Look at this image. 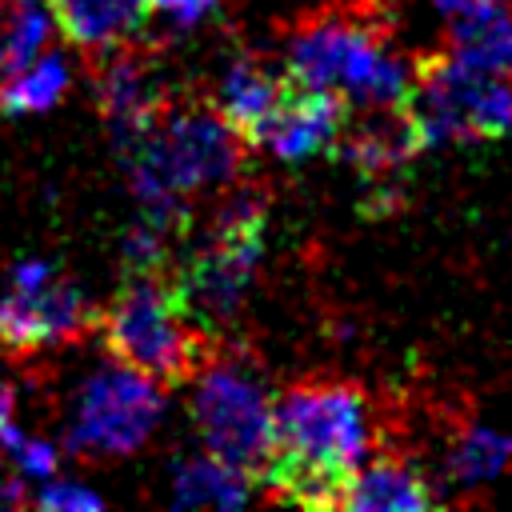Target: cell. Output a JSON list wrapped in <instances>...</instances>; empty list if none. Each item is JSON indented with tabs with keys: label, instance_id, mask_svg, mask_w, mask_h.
I'll return each mask as SVG.
<instances>
[{
	"label": "cell",
	"instance_id": "cell-1",
	"mask_svg": "<svg viewBox=\"0 0 512 512\" xmlns=\"http://www.w3.org/2000/svg\"><path fill=\"white\" fill-rule=\"evenodd\" d=\"M372 452L368 392L336 376H304L276 400V456L260 492L296 508H344L352 472Z\"/></svg>",
	"mask_w": 512,
	"mask_h": 512
},
{
	"label": "cell",
	"instance_id": "cell-2",
	"mask_svg": "<svg viewBox=\"0 0 512 512\" xmlns=\"http://www.w3.org/2000/svg\"><path fill=\"white\" fill-rule=\"evenodd\" d=\"M284 72L364 108H400L412 88V64L388 48V20L376 0L300 16L288 32Z\"/></svg>",
	"mask_w": 512,
	"mask_h": 512
},
{
	"label": "cell",
	"instance_id": "cell-3",
	"mask_svg": "<svg viewBox=\"0 0 512 512\" xmlns=\"http://www.w3.org/2000/svg\"><path fill=\"white\" fill-rule=\"evenodd\" d=\"M120 156L144 208H184L192 192L240 176L248 140L212 104L172 96L156 124Z\"/></svg>",
	"mask_w": 512,
	"mask_h": 512
},
{
	"label": "cell",
	"instance_id": "cell-4",
	"mask_svg": "<svg viewBox=\"0 0 512 512\" xmlns=\"http://www.w3.org/2000/svg\"><path fill=\"white\" fill-rule=\"evenodd\" d=\"M96 332L116 364L144 372L160 388L196 380L220 356L216 332L184 312L172 276H124L120 292L100 308Z\"/></svg>",
	"mask_w": 512,
	"mask_h": 512
},
{
	"label": "cell",
	"instance_id": "cell-5",
	"mask_svg": "<svg viewBox=\"0 0 512 512\" xmlns=\"http://www.w3.org/2000/svg\"><path fill=\"white\" fill-rule=\"evenodd\" d=\"M264 232H268V196L256 184H236L216 220L208 240L172 272V288L184 304V312L216 332L228 324L256 276V264L264 256Z\"/></svg>",
	"mask_w": 512,
	"mask_h": 512
},
{
	"label": "cell",
	"instance_id": "cell-6",
	"mask_svg": "<svg viewBox=\"0 0 512 512\" xmlns=\"http://www.w3.org/2000/svg\"><path fill=\"white\" fill-rule=\"evenodd\" d=\"M420 148L448 140H492L512 132V84L496 72H476L444 48L416 56L412 88L400 104Z\"/></svg>",
	"mask_w": 512,
	"mask_h": 512
},
{
	"label": "cell",
	"instance_id": "cell-7",
	"mask_svg": "<svg viewBox=\"0 0 512 512\" xmlns=\"http://www.w3.org/2000/svg\"><path fill=\"white\" fill-rule=\"evenodd\" d=\"M192 384V424L204 448L260 484L276 456V404L268 392L228 356H216Z\"/></svg>",
	"mask_w": 512,
	"mask_h": 512
},
{
	"label": "cell",
	"instance_id": "cell-8",
	"mask_svg": "<svg viewBox=\"0 0 512 512\" xmlns=\"http://www.w3.org/2000/svg\"><path fill=\"white\" fill-rule=\"evenodd\" d=\"M100 328V308L80 284L56 272L48 260H16L8 268V292L0 296V348L12 356H36L60 344H76Z\"/></svg>",
	"mask_w": 512,
	"mask_h": 512
},
{
	"label": "cell",
	"instance_id": "cell-9",
	"mask_svg": "<svg viewBox=\"0 0 512 512\" xmlns=\"http://www.w3.org/2000/svg\"><path fill=\"white\" fill-rule=\"evenodd\" d=\"M164 392L168 388L124 364L92 372L76 392V412L64 432V448L72 456L92 460L136 452L164 416Z\"/></svg>",
	"mask_w": 512,
	"mask_h": 512
},
{
	"label": "cell",
	"instance_id": "cell-10",
	"mask_svg": "<svg viewBox=\"0 0 512 512\" xmlns=\"http://www.w3.org/2000/svg\"><path fill=\"white\" fill-rule=\"evenodd\" d=\"M92 92L112 132V144L120 152H128L156 124V116L172 104V88L160 76L156 56L144 52L140 40L112 48L104 56H92Z\"/></svg>",
	"mask_w": 512,
	"mask_h": 512
},
{
	"label": "cell",
	"instance_id": "cell-11",
	"mask_svg": "<svg viewBox=\"0 0 512 512\" xmlns=\"http://www.w3.org/2000/svg\"><path fill=\"white\" fill-rule=\"evenodd\" d=\"M348 124V100L328 88L296 84L288 76L280 104L260 128L256 148H268L276 160H308L316 152H328Z\"/></svg>",
	"mask_w": 512,
	"mask_h": 512
},
{
	"label": "cell",
	"instance_id": "cell-12",
	"mask_svg": "<svg viewBox=\"0 0 512 512\" xmlns=\"http://www.w3.org/2000/svg\"><path fill=\"white\" fill-rule=\"evenodd\" d=\"M60 32L88 60L136 44L148 32L152 0H48Z\"/></svg>",
	"mask_w": 512,
	"mask_h": 512
},
{
	"label": "cell",
	"instance_id": "cell-13",
	"mask_svg": "<svg viewBox=\"0 0 512 512\" xmlns=\"http://www.w3.org/2000/svg\"><path fill=\"white\" fill-rule=\"evenodd\" d=\"M284 84H288V72H272V68H268L264 60H256V56H236V60L220 72L212 108L248 140V148H256L264 120L272 116V108H276L280 96H284Z\"/></svg>",
	"mask_w": 512,
	"mask_h": 512
},
{
	"label": "cell",
	"instance_id": "cell-14",
	"mask_svg": "<svg viewBox=\"0 0 512 512\" xmlns=\"http://www.w3.org/2000/svg\"><path fill=\"white\" fill-rule=\"evenodd\" d=\"M432 500H436V492L428 488V480L404 456H396V448L360 464L348 480V492H344V508H360V512L428 508Z\"/></svg>",
	"mask_w": 512,
	"mask_h": 512
},
{
	"label": "cell",
	"instance_id": "cell-15",
	"mask_svg": "<svg viewBox=\"0 0 512 512\" xmlns=\"http://www.w3.org/2000/svg\"><path fill=\"white\" fill-rule=\"evenodd\" d=\"M512 460V436L492 432L476 420H452L444 440V484L456 492L496 480Z\"/></svg>",
	"mask_w": 512,
	"mask_h": 512
},
{
	"label": "cell",
	"instance_id": "cell-16",
	"mask_svg": "<svg viewBox=\"0 0 512 512\" xmlns=\"http://www.w3.org/2000/svg\"><path fill=\"white\" fill-rule=\"evenodd\" d=\"M452 60L476 68V72H512V8H488L476 16H460L448 24V36L440 44Z\"/></svg>",
	"mask_w": 512,
	"mask_h": 512
},
{
	"label": "cell",
	"instance_id": "cell-17",
	"mask_svg": "<svg viewBox=\"0 0 512 512\" xmlns=\"http://www.w3.org/2000/svg\"><path fill=\"white\" fill-rule=\"evenodd\" d=\"M252 476H244L240 468H232L228 460L200 452V456H184L172 468V500L180 508H196V504H216V508H236L252 496Z\"/></svg>",
	"mask_w": 512,
	"mask_h": 512
},
{
	"label": "cell",
	"instance_id": "cell-18",
	"mask_svg": "<svg viewBox=\"0 0 512 512\" xmlns=\"http://www.w3.org/2000/svg\"><path fill=\"white\" fill-rule=\"evenodd\" d=\"M52 20V4L44 0H0V88L48 52Z\"/></svg>",
	"mask_w": 512,
	"mask_h": 512
},
{
	"label": "cell",
	"instance_id": "cell-19",
	"mask_svg": "<svg viewBox=\"0 0 512 512\" xmlns=\"http://www.w3.org/2000/svg\"><path fill=\"white\" fill-rule=\"evenodd\" d=\"M68 64L56 52H40L28 68H20L4 88H0V112L4 116H32L52 108L68 92Z\"/></svg>",
	"mask_w": 512,
	"mask_h": 512
},
{
	"label": "cell",
	"instance_id": "cell-20",
	"mask_svg": "<svg viewBox=\"0 0 512 512\" xmlns=\"http://www.w3.org/2000/svg\"><path fill=\"white\" fill-rule=\"evenodd\" d=\"M0 448L12 456V464H16L28 480H52V472H56V456H60V452H56L48 440H40V436L20 432L16 420L0 432Z\"/></svg>",
	"mask_w": 512,
	"mask_h": 512
},
{
	"label": "cell",
	"instance_id": "cell-21",
	"mask_svg": "<svg viewBox=\"0 0 512 512\" xmlns=\"http://www.w3.org/2000/svg\"><path fill=\"white\" fill-rule=\"evenodd\" d=\"M32 504L44 512H92V508H104V496L84 484H72V480H48L32 496Z\"/></svg>",
	"mask_w": 512,
	"mask_h": 512
},
{
	"label": "cell",
	"instance_id": "cell-22",
	"mask_svg": "<svg viewBox=\"0 0 512 512\" xmlns=\"http://www.w3.org/2000/svg\"><path fill=\"white\" fill-rule=\"evenodd\" d=\"M216 4H220V0H152V8H160L176 28H192V24H200Z\"/></svg>",
	"mask_w": 512,
	"mask_h": 512
},
{
	"label": "cell",
	"instance_id": "cell-23",
	"mask_svg": "<svg viewBox=\"0 0 512 512\" xmlns=\"http://www.w3.org/2000/svg\"><path fill=\"white\" fill-rule=\"evenodd\" d=\"M24 472L20 468H0V508H20L32 504V496L24 492Z\"/></svg>",
	"mask_w": 512,
	"mask_h": 512
},
{
	"label": "cell",
	"instance_id": "cell-24",
	"mask_svg": "<svg viewBox=\"0 0 512 512\" xmlns=\"http://www.w3.org/2000/svg\"><path fill=\"white\" fill-rule=\"evenodd\" d=\"M504 0H432L436 12H444L448 20H460V16H476V12H488V8H500Z\"/></svg>",
	"mask_w": 512,
	"mask_h": 512
},
{
	"label": "cell",
	"instance_id": "cell-25",
	"mask_svg": "<svg viewBox=\"0 0 512 512\" xmlns=\"http://www.w3.org/2000/svg\"><path fill=\"white\" fill-rule=\"evenodd\" d=\"M12 408H16V388L8 380H0V432L12 424Z\"/></svg>",
	"mask_w": 512,
	"mask_h": 512
}]
</instances>
